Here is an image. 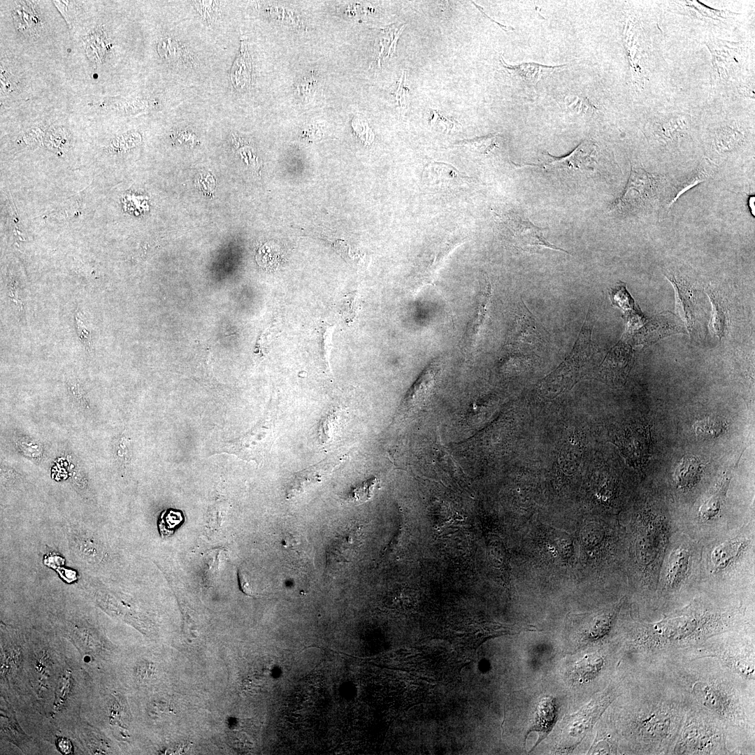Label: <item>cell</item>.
Returning a JSON list of instances; mask_svg holds the SVG:
<instances>
[{"label": "cell", "instance_id": "277c9868", "mask_svg": "<svg viewBox=\"0 0 755 755\" xmlns=\"http://www.w3.org/2000/svg\"><path fill=\"white\" fill-rule=\"evenodd\" d=\"M547 336L545 329L522 303L508 336L507 345L517 350L538 349L548 342Z\"/></svg>", "mask_w": 755, "mask_h": 755}, {"label": "cell", "instance_id": "2e32d148", "mask_svg": "<svg viewBox=\"0 0 755 755\" xmlns=\"http://www.w3.org/2000/svg\"><path fill=\"white\" fill-rule=\"evenodd\" d=\"M665 275L676 290L677 304L680 313L686 322L687 327L691 328L695 323L696 316L691 301L692 295L689 289L690 287L686 281L677 278L673 273H668Z\"/></svg>", "mask_w": 755, "mask_h": 755}, {"label": "cell", "instance_id": "603a6c76", "mask_svg": "<svg viewBox=\"0 0 755 755\" xmlns=\"http://www.w3.org/2000/svg\"><path fill=\"white\" fill-rule=\"evenodd\" d=\"M729 480H723L719 487L703 503L699 510V516L704 520L709 521L714 518L719 512L728 489Z\"/></svg>", "mask_w": 755, "mask_h": 755}, {"label": "cell", "instance_id": "e0dca14e", "mask_svg": "<svg viewBox=\"0 0 755 755\" xmlns=\"http://www.w3.org/2000/svg\"><path fill=\"white\" fill-rule=\"evenodd\" d=\"M642 728L645 738L663 739L669 734L672 727L671 716L664 710L649 712L642 718Z\"/></svg>", "mask_w": 755, "mask_h": 755}, {"label": "cell", "instance_id": "4dcf8cb0", "mask_svg": "<svg viewBox=\"0 0 755 755\" xmlns=\"http://www.w3.org/2000/svg\"><path fill=\"white\" fill-rule=\"evenodd\" d=\"M158 51L159 55L170 63L176 62L180 55V49L177 41L170 38L161 41Z\"/></svg>", "mask_w": 755, "mask_h": 755}, {"label": "cell", "instance_id": "7a4b0ae2", "mask_svg": "<svg viewBox=\"0 0 755 755\" xmlns=\"http://www.w3.org/2000/svg\"><path fill=\"white\" fill-rule=\"evenodd\" d=\"M503 236L515 250L526 252H538L543 249L567 251L549 243L544 236L545 229H540L528 219L517 214H509L501 220Z\"/></svg>", "mask_w": 755, "mask_h": 755}, {"label": "cell", "instance_id": "d4e9b609", "mask_svg": "<svg viewBox=\"0 0 755 755\" xmlns=\"http://www.w3.org/2000/svg\"><path fill=\"white\" fill-rule=\"evenodd\" d=\"M726 423L719 417L708 416L695 422L693 428L697 437L710 439L718 437L726 428Z\"/></svg>", "mask_w": 755, "mask_h": 755}, {"label": "cell", "instance_id": "e575fe53", "mask_svg": "<svg viewBox=\"0 0 755 755\" xmlns=\"http://www.w3.org/2000/svg\"><path fill=\"white\" fill-rule=\"evenodd\" d=\"M64 560L58 555L47 554L44 558V563L49 567L57 568L64 564Z\"/></svg>", "mask_w": 755, "mask_h": 755}, {"label": "cell", "instance_id": "d590c367", "mask_svg": "<svg viewBox=\"0 0 755 755\" xmlns=\"http://www.w3.org/2000/svg\"><path fill=\"white\" fill-rule=\"evenodd\" d=\"M58 573L66 582H71L77 579V573L75 570L62 567L57 568Z\"/></svg>", "mask_w": 755, "mask_h": 755}, {"label": "cell", "instance_id": "44dd1931", "mask_svg": "<svg viewBox=\"0 0 755 755\" xmlns=\"http://www.w3.org/2000/svg\"><path fill=\"white\" fill-rule=\"evenodd\" d=\"M490 296V286L487 283L486 285L485 291L483 292V295L481 296L480 301L478 307L477 308L476 312L470 322V324L468 328L467 333L466 336V343L468 347H474L477 343V339L482 332V329L485 320L487 305L489 301Z\"/></svg>", "mask_w": 755, "mask_h": 755}, {"label": "cell", "instance_id": "4316f807", "mask_svg": "<svg viewBox=\"0 0 755 755\" xmlns=\"http://www.w3.org/2000/svg\"><path fill=\"white\" fill-rule=\"evenodd\" d=\"M379 481L373 477L357 486L351 490L347 500L354 503H362L368 501L378 487Z\"/></svg>", "mask_w": 755, "mask_h": 755}, {"label": "cell", "instance_id": "cb8c5ba5", "mask_svg": "<svg viewBox=\"0 0 755 755\" xmlns=\"http://www.w3.org/2000/svg\"><path fill=\"white\" fill-rule=\"evenodd\" d=\"M231 79L238 90L244 89L250 82V62L245 48L241 49L232 67Z\"/></svg>", "mask_w": 755, "mask_h": 755}, {"label": "cell", "instance_id": "8d00e7d4", "mask_svg": "<svg viewBox=\"0 0 755 755\" xmlns=\"http://www.w3.org/2000/svg\"><path fill=\"white\" fill-rule=\"evenodd\" d=\"M57 747L59 750L65 754H71L72 752V745L71 742L66 738H59L57 740Z\"/></svg>", "mask_w": 755, "mask_h": 755}, {"label": "cell", "instance_id": "ba28073f", "mask_svg": "<svg viewBox=\"0 0 755 755\" xmlns=\"http://www.w3.org/2000/svg\"><path fill=\"white\" fill-rule=\"evenodd\" d=\"M440 368V362L435 360L420 374L403 399L400 408L403 415L415 411L424 403L433 387Z\"/></svg>", "mask_w": 755, "mask_h": 755}, {"label": "cell", "instance_id": "5bb4252c", "mask_svg": "<svg viewBox=\"0 0 755 755\" xmlns=\"http://www.w3.org/2000/svg\"><path fill=\"white\" fill-rule=\"evenodd\" d=\"M746 547L747 542L741 538L731 539L717 546L711 556L714 570L728 568L741 556Z\"/></svg>", "mask_w": 755, "mask_h": 755}, {"label": "cell", "instance_id": "83f0119b", "mask_svg": "<svg viewBox=\"0 0 755 755\" xmlns=\"http://www.w3.org/2000/svg\"><path fill=\"white\" fill-rule=\"evenodd\" d=\"M496 138L497 134H489L486 136L466 141L463 144L481 155H487L498 146Z\"/></svg>", "mask_w": 755, "mask_h": 755}, {"label": "cell", "instance_id": "52a82bcc", "mask_svg": "<svg viewBox=\"0 0 755 755\" xmlns=\"http://www.w3.org/2000/svg\"><path fill=\"white\" fill-rule=\"evenodd\" d=\"M345 459V457L341 456L327 458L307 469L296 473L289 482L287 497L295 496L315 483L322 482Z\"/></svg>", "mask_w": 755, "mask_h": 755}, {"label": "cell", "instance_id": "7c38bea8", "mask_svg": "<svg viewBox=\"0 0 755 755\" xmlns=\"http://www.w3.org/2000/svg\"><path fill=\"white\" fill-rule=\"evenodd\" d=\"M689 129V121L686 116L668 117L655 122L653 124V134L656 139L664 144L674 143L684 136Z\"/></svg>", "mask_w": 755, "mask_h": 755}, {"label": "cell", "instance_id": "484cf974", "mask_svg": "<svg viewBox=\"0 0 755 755\" xmlns=\"http://www.w3.org/2000/svg\"><path fill=\"white\" fill-rule=\"evenodd\" d=\"M183 521L184 516L181 511L175 510L164 511L159 516L157 523L161 536L166 538L173 534Z\"/></svg>", "mask_w": 755, "mask_h": 755}, {"label": "cell", "instance_id": "30bf717a", "mask_svg": "<svg viewBox=\"0 0 755 755\" xmlns=\"http://www.w3.org/2000/svg\"><path fill=\"white\" fill-rule=\"evenodd\" d=\"M712 173L710 162L705 160L691 173L677 178L673 182L667 183L665 199L666 208L669 209L672 207L686 191L710 178Z\"/></svg>", "mask_w": 755, "mask_h": 755}, {"label": "cell", "instance_id": "d6986e66", "mask_svg": "<svg viewBox=\"0 0 755 755\" xmlns=\"http://www.w3.org/2000/svg\"><path fill=\"white\" fill-rule=\"evenodd\" d=\"M694 692L699 699L709 708L720 714H725L729 702L724 693L710 684L697 683Z\"/></svg>", "mask_w": 755, "mask_h": 755}, {"label": "cell", "instance_id": "7402d4cb", "mask_svg": "<svg viewBox=\"0 0 755 755\" xmlns=\"http://www.w3.org/2000/svg\"><path fill=\"white\" fill-rule=\"evenodd\" d=\"M712 306V319L710 323V329L712 334L719 339L725 334L727 327V312L725 303L719 295L710 288H707Z\"/></svg>", "mask_w": 755, "mask_h": 755}, {"label": "cell", "instance_id": "f546056e", "mask_svg": "<svg viewBox=\"0 0 755 755\" xmlns=\"http://www.w3.org/2000/svg\"><path fill=\"white\" fill-rule=\"evenodd\" d=\"M194 5L202 18L208 23H213L219 17V3L213 1H195Z\"/></svg>", "mask_w": 755, "mask_h": 755}, {"label": "cell", "instance_id": "8992f818", "mask_svg": "<svg viewBox=\"0 0 755 755\" xmlns=\"http://www.w3.org/2000/svg\"><path fill=\"white\" fill-rule=\"evenodd\" d=\"M596 152V144L591 141L584 140L565 157H556L547 153L545 155L547 159L543 163L525 166L539 167L549 171H593L591 164L594 161Z\"/></svg>", "mask_w": 755, "mask_h": 755}, {"label": "cell", "instance_id": "836d02e7", "mask_svg": "<svg viewBox=\"0 0 755 755\" xmlns=\"http://www.w3.org/2000/svg\"><path fill=\"white\" fill-rule=\"evenodd\" d=\"M238 580L240 589L245 594L252 596L253 595L252 586L247 580L246 574L241 569H238Z\"/></svg>", "mask_w": 755, "mask_h": 755}, {"label": "cell", "instance_id": "3957f363", "mask_svg": "<svg viewBox=\"0 0 755 755\" xmlns=\"http://www.w3.org/2000/svg\"><path fill=\"white\" fill-rule=\"evenodd\" d=\"M590 312L587 314L586 319L579 333L572 352L563 364L547 378L545 386L548 388L566 387L575 379L576 373H578L575 368L584 366V362L589 360L594 353V345L591 340L593 324L590 318Z\"/></svg>", "mask_w": 755, "mask_h": 755}, {"label": "cell", "instance_id": "ffe728a7", "mask_svg": "<svg viewBox=\"0 0 755 755\" xmlns=\"http://www.w3.org/2000/svg\"><path fill=\"white\" fill-rule=\"evenodd\" d=\"M744 138L745 135L741 130L733 127H722L715 132L714 145L718 152L729 153L740 147Z\"/></svg>", "mask_w": 755, "mask_h": 755}, {"label": "cell", "instance_id": "9a60e30c", "mask_svg": "<svg viewBox=\"0 0 755 755\" xmlns=\"http://www.w3.org/2000/svg\"><path fill=\"white\" fill-rule=\"evenodd\" d=\"M714 735L705 726L690 723L682 733L680 745L684 746L682 747H686L689 752H702L711 745Z\"/></svg>", "mask_w": 755, "mask_h": 755}, {"label": "cell", "instance_id": "9c48e42d", "mask_svg": "<svg viewBox=\"0 0 755 755\" xmlns=\"http://www.w3.org/2000/svg\"><path fill=\"white\" fill-rule=\"evenodd\" d=\"M468 179L451 165L432 161L424 168L422 182L438 190L459 187Z\"/></svg>", "mask_w": 755, "mask_h": 755}, {"label": "cell", "instance_id": "4fadbf2b", "mask_svg": "<svg viewBox=\"0 0 755 755\" xmlns=\"http://www.w3.org/2000/svg\"><path fill=\"white\" fill-rule=\"evenodd\" d=\"M703 463L694 455L684 456L676 468L674 480L677 487L683 490L691 489L700 480Z\"/></svg>", "mask_w": 755, "mask_h": 755}, {"label": "cell", "instance_id": "ac0fdd59", "mask_svg": "<svg viewBox=\"0 0 755 755\" xmlns=\"http://www.w3.org/2000/svg\"><path fill=\"white\" fill-rule=\"evenodd\" d=\"M689 553L680 547L670 554L666 573V580L670 587L679 585L685 578L689 565Z\"/></svg>", "mask_w": 755, "mask_h": 755}, {"label": "cell", "instance_id": "d6a6232c", "mask_svg": "<svg viewBox=\"0 0 755 755\" xmlns=\"http://www.w3.org/2000/svg\"><path fill=\"white\" fill-rule=\"evenodd\" d=\"M358 136L366 143H371L373 139V134L368 124L360 120H357L354 126Z\"/></svg>", "mask_w": 755, "mask_h": 755}, {"label": "cell", "instance_id": "6da1fadb", "mask_svg": "<svg viewBox=\"0 0 755 755\" xmlns=\"http://www.w3.org/2000/svg\"><path fill=\"white\" fill-rule=\"evenodd\" d=\"M666 186L665 177L632 165L623 193L611 204L610 210L622 216L647 213L663 196L665 201Z\"/></svg>", "mask_w": 755, "mask_h": 755}, {"label": "cell", "instance_id": "8fae6325", "mask_svg": "<svg viewBox=\"0 0 755 755\" xmlns=\"http://www.w3.org/2000/svg\"><path fill=\"white\" fill-rule=\"evenodd\" d=\"M500 61L505 71L513 78L522 81L527 86H535L544 76L554 71L564 69L567 65L557 66L542 65L534 62H526L517 65L507 64L502 56Z\"/></svg>", "mask_w": 755, "mask_h": 755}, {"label": "cell", "instance_id": "74e56055", "mask_svg": "<svg viewBox=\"0 0 755 755\" xmlns=\"http://www.w3.org/2000/svg\"><path fill=\"white\" fill-rule=\"evenodd\" d=\"M405 78V75H404V73H402V76L400 78L399 82H398V88H397V89L396 91V99H397V100L398 101V103L401 106H403L404 104H405L404 91H403V78Z\"/></svg>", "mask_w": 755, "mask_h": 755}, {"label": "cell", "instance_id": "1f68e13d", "mask_svg": "<svg viewBox=\"0 0 755 755\" xmlns=\"http://www.w3.org/2000/svg\"><path fill=\"white\" fill-rule=\"evenodd\" d=\"M431 112L432 117L431 119H430V124L433 127H435L436 129L446 133L454 129V127H455L454 121L449 120L447 117H445L436 110H432Z\"/></svg>", "mask_w": 755, "mask_h": 755}, {"label": "cell", "instance_id": "5b68a950", "mask_svg": "<svg viewBox=\"0 0 755 755\" xmlns=\"http://www.w3.org/2000/svg\"><path fill=\"white\" fill-rule=\"evenodd\" d=\"M274 439V419H266L238 439L235 444V452L245 460L259 463L268 452Z\"/></svg>", "mask_w": 755, "mask_h": 755}, {"label": "cell", "instance_id": "f1b7e54d", "mask_svg": "<svg viewBox=\"0 0 755 755\" xmlns=\"http://www.w3.org/2000/svg\"><path fill=\"white\" fill-rule=\"evenodd\" d=\"M221 550L208 552L204 557V576L207 584H210L220 570Z\"/></svg>", "mask_w": 755, "mask_h": 755}]
</instances>
